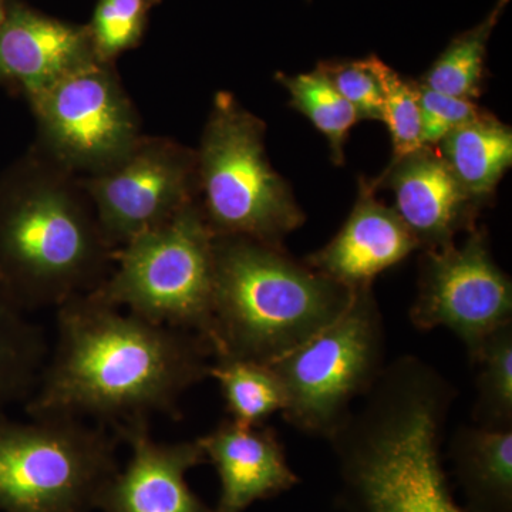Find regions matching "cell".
Returning <instances> with one entry per match:
<instances>
[{
    "instance_id": "6da1fadb",
    "label": "cell",
    "mask_w": 512,
    "mask_h": 512,
    "mask_svg": "<svg viewBox=\"0 0 512 512\" xmlns=\"http://www.w3.org/2000/svg\"><path fill=\"white\" fill-rule=\"evenodd\" d=\"M207 340L123 313L87 292L56 308V345L25 402L28 417H93L113 427L180 419L185 393L210 377Z\"/></svg>"
},
{
    "instance_id": "7a4b0ae2",
    "label": "cell",
    "mask_w": 512,
    "mask_h": 512,
    "mask_svg": "<svg viewBox=\"0 0 512 512\" xmlns=\"http://www.w3.org/2000/svg\"><path fill=\"white\" fill-rule=\"evenodd\" d=\"M359 413L330 439L352 512H464L448 490L440 439L453 389L403 357L383 370Z\"/></svg>"
},
{
    "instance_id": "3957f363",
    "label": "cell",
    "mask_w": 512,
    "mask_h": 512,
    "mask_svg": "<svg viewBox=\"0 0 512 512\" xmlns=\"http://www.w3.org/2000/svg\"><path fill=\"white\" fill-rule=\"evenodd\" d=\"M114 252L80 177L36 147L0 175V284L23 311L94 291Z\"/></svg>"
},
{
    "instance_id": "277c9868",
    "label": "cell",
    "mask_w": 512,
    "mask_h": 512,
    "mask_svg": "<svg viewBox=\"0 0 512 512\" xmlns=\"http://www.w3.org/2000/svg\"><path fill=\"white\" fill-rule=\"evenodd\" d=\"M214 254V359L272 365L338 319L355 295L282 245L215 237Z\"/></svg>"
},
{
    "instance_id": "5b68a950",
    "label": "cell",
    "mask_w": 512,
    "mask_h": 512,
    "mask_svg": "<svg viewBox=\"0 0 512 512\" xmlns=\"http://www.w3.org/2000/svg\"><path fill=\"white\" fill-rule=\"evenodd\" d=\"M265 123L232 94L215 96L197 156L198 202L215 237L282 245L305 215L265 150Z\"/></svg>"
},
{
    "instance_id": "8992f818",
    "label": "cell",
    "mask_w": 512,
    "mask_h": 512,
    "mask_svg": "<svg viewBox=\"0 0 512 512\" xmlns=\"http://www.w3.org/2000/svg\"><path fill=\"white\" fill-rule=\"evenodd\" d=\"M214 241L200 202L192 201L116 249L113 271L92 292L150 322L195 333L211 346Z\"/></svg>"
},
{
    "instance_id": "52a82bcc",
    "label": "cell",
    "mask_w": 512,
    "mask_h": 512,
    "mask_svg": "<svg viewBox=\"0 0 512 512\" xmlns=\"http://www.w3.org/2000/svg\"><path fill=\"white\" fill-rule=\"evenodd\" d=\"M0 414V511L93 512L120 470L119 437L76 417Z\"/></svg>"
},
{
    "instance_id": "ba28073f",
    "label": "cell",
    "mask_w": 512,
    "mask_h": 512,
    "mask_svg": "<svg viewBox=\"0 0 512 512\" xmlns=\"http://www.w3.org/2000/svg\"><path fill=\"white\" fill-rule=\"evenodd\" d=\"M383 359V318L372 286L356 289L338 319L272 363L285 390L286 423L332 439L352 414V403L382 376Z\"/></svg>"
},
{
    "instance_id": "9c48e42d",
    "label": "cell",
    "mask_w": 512,
    "mask_h": 512,
    "mask_svg": "<svg viewBox=\"0 0 512 512\" xmlns=\"http://www.w3.org/2000/svg\"><path fill=\"white\" fill-rule=\"evenodd\" d=\"M29 104L36 119L35 147L77 177L113 167L144 136L114 63L94 60Z\"/></svg>"
},
{
    "instance_id": "30bf717a",
    "label": "cell",
    "mask_w": 512,
    "mask_h": 512,
    "mask_svg": "<svg viewBox=\"0 0 512 512\" xmlns=\"http://www.w3.org/2000/svg\"><path fill=\"white\" fill-rule=\"evenodd\" d=\"M410 320L420 330H451L473 365L488 339L512 323L511 281L495 264L484 231L471 229L461 245L426 249Z\"/></svg>"
},
{
    "instance_id": "8fae6325",
    "label": "cell",
    "mask_w": 512,
    "mask_h": 512,
    "mask_svg": "<svg viewBox=\"0 0 512 512\" xmlns=\"http://www.w3.org/2000/svg\"><path fill=\"white\" fill-rule=\"evenodd\" d=\"M80 183L104 237L119 249L198 200L197 156L171 138L143 136L119 163Z\"/></svg>"
},
{
    "instance_id": "7c38bea8",
    "label": "cell",
    "mask_w": 512,
    "mask_h": 512,
    "mask_svg": "<svg viewBox=\"0 0 512 512\" xmlns=\"http://www.w3.org/2000/svg\"><path fill=\"white\" fill-rule=\"evenodd\" d=\"M128 444L127 466L110 478L97 498L101 512H215L188 485L192 468L207 463L200 441L163 443L151 436L150 419L113 426Z\"/></svg>"
},
{
    "instance_id": "4fadbf2b",
    "label": "cell",
    "mask_w": 512,
    "mask_h": 512,
    "mask_svg": "<svg viewBox=\"0 0 512 512\" xmlns=\"http://www.w3.org/2000/svg\"><path fill=\"white\" fill-rule=\"evenodd\" d=\"M97 60L86 26L13 3L0 25V83L28 100Z\"/></svg>"
},
{
    "instance_id": "5bb4252c",
    "label": "cell",
    "mask_w": 512,
    "mask_h": 512,
    "mask_svg": "<svg viewBox=\"0 0 512 512\" xmlns=\"http://www.w3.org/2000/svg\"><path fill=\"white\" fill-rule=\"evenodd\" d=\"M217 470L221 491L215 512H245L299 483L278 434L265 424L224 420L198 439Z\"/></svg>"
},
{
    "instance_id": "9a60e30c",
    "label": "cell",
    "mask_w": 512,
    "mask_h": 512,
    "mask_svg": "<svg viewBox=\"0 0 512 512\" xmlns=\"http://www.w3.org/2000/svg\"><path fill=\"white\" fill-rule=\"evenodd\" d=\"M373 184L376 188L386 185L394 192V211L412 231L420 248L446 247L453 244L461 229H473L477 202L431 147L392 161L382 180Z\"/></svg>"
},
{
    "instance_id": "2e32d148",
    "label": "cell",
    "mask_w": 512,
    "mask_h": 512,
    "mask_svg": "<svg viewBox=\"0 0 512 512\" xmlns=\"http://www.w3.org/2000/svg\"><path fill=\"white\" fill-rule=\"evenodd\" d=\"M373 181L360 183V194L345 225L306 264L350 289L372 286L373 279L420 248L394 208L377 201Z\"/></svg>"
},
{
    "instance_id": "e0dca14e",
    "label": "cell",
    "mask_w": 512,
    "mask_h": 512,
    "mask_svg": "<svg viewBox=\"0 0 512 512\" xmlns=\"http://www.w3.org/2000/svg\"><path fill=\"white\" fill-rule=\"evenodd\" d=\"M451 458L470 512H512V429L461 427Z\"/></svg>"
},
{
    "instance_id": "ac0fdd59",
    "label": "cell",
    "mask_w": 512,
    "mask_h": 512,
    "mask_svg": "<svg viewBox=\"0 0 512 512\" xmlns=\"http://www.w3.org/2000/svg\"><path fill=\"white\" fill-rule=\"evenodd\" d=\"M441 158L476 202L493 194L512 164V131L491 114L451 131L440 143Z\"/></svg>"
},
{
    "instance_id": "d6986e66",
    "label": "cell",
    "mask_w": 512,
    "mask_h": 512,
    "mask_svg": "<svg viewBox=\"0 0 512 512\" xmlns=\"http://www.w3.org/2000/svg\"><path fill=\"white\" fill-rule=\"evenodd\" d=\"M0 284V414L26 402L49 357L45 332Z\"/></svg>"
},
{
    "instance_id": "ffe728a7",
    "label": "cell",
    "mask_w": 512,
    "mask_h": 512,
    "mask_svg": "<svg viewBox=\"0 0 512 512\" xmlns=\"http://www.w3.org/2000/svg\"><path fill=\"white\" fill-rule=\"evenodd\" d=\"M508 5L510 0H497L477 26L454 37L424 74L421 86L460 99H477L483 84L488 42Z\"/></svg>"
},
{
    "instance_id": "44dd1931",
    "label": "cell",
    "mask_w": 512,
    "mask_h": 512,
    "mask_svg": "<svg viewBox=\"0 0 512 512\" xmlns=\"http://www.w3.org/2000/svg\"><path fill=\"white\" fill-rule=\"evenodd\" d=\"M210 377L217 380L229 419L244 424H265L282 412L286 396L281 379L271 365L251 360L215 357Z\"/></svg>"
},
{
    "instance_id": "7402d4cb",
    "label": "cell",
    "mask_w": 512,
    "mask_h": 512,
    "mask_svg": "<svg viewBox=\"0 0 512 512\" xmlns=\"http://www.w3.org/2000/svg\"><path fill=\"white\" fill-rule=\"evenodd\" d=\"M276 80L291 96V106L311 120L313 126L328 138L335 164H342L346 140L350 130L360 120L359 114L349 101L326 79L318 67L311 73L286 76L276 74Z\"/></svg>"
},
{
    "instance_id": "603a6c76",
    "label": "cell",
    "mask_w": 512,
    "mask_h": 512,
    "mask_svg": "<svg viewBox=\"0 0 512 512\" xmlns=\"http://www.w3.org/2000/svg\"><path fill=\"white\" fill-rule=\"evenodd\" d=\"M474 365L480 366L474 407L476 426L512 429V323L488 339Z\"/></svg>"
},
{
    "instance_id": "cb8c5ba5",
    "label": "cell",
    "mask_w": 512,
    "mask_h": 512,
    "mask_svg": "<svg viewBox=\"0 0 512 512\" xmlns=\"http://www.w3.org/2000/svg\"><path fill=\"white\" fill-rule=\"evenodd\" d=\"M154 0H97L87 25L94 52L101 62L114 63L140 43Z\"/></svg>"
},
{
    "instance_id": "d4e9b609",
    "label": "cell",
    "mask_w": 512,
    "mask_h": 512,
    "mask_svg": "<svg viewBox=\"0 0 512 512\" xmlns=\"http://www.w3.org/2000/svg\"><path fill=\"white\" fill-rule=\"evenodd\" d=\"M376 72L382 84L383 117L392 137L393 160L416 153L423 148L419 87L406 82L377 57Z\"/></svg>"
},
{
    "instance_id": "484cf974",
    "label": "cell",
    "mask_w": 512,
    "mask_h": 512,
    "mask_svg": "<svg viewBox=\"0 0 512 512\" xmlns=\"http://www.w3.org/2000/svg\"><path fill=\"white\" fill-rule=\"evenodd\" d=\"M376 60V56H367L362 60L322 62L318 66L340 96L352 104L360 119L382 120L383 117V92Z\"/></svg>"
},
{
    "instance_id": "4316f807",
    "label": "cell",
    "mask_w": 512,
    "mask_h": 512,
    "mask_svg": "<svg viewBox=\"0 0 512 512\" xmlns=\"http://www.w3.org/2000/svg\"><path fill=\"white\" fill-rule=\"evenodd\" d=\"M421 141L424 147L440 144L451 131L485 116L473 100L460 99L420 86Z\"/></svg>"
},
{
    "instance_id": "83f0119b",
    "label": "cell",
    "mask_w": 512,
    "mask_h": 512,
    "mask_svg": "<svg viewBox=\"0 0 512 512\" xmlns=\"http://www.w3.org/2000/svg\"><path fill=\"white\" fill-rule=\"evenodd\" d=\"M5 0H0V25H2V20L5 18Z\"/></svg>"
},
{
    "instance_id": "f1b7e54d",
    "label": "cell",
    "mask_w": 512,
    "mask_h": 512,
    "mask_svg": "<svg viewBox=\"0 0 512 512\" xmlns=\"http://www.w3.org/2000/svg\"><path fill=\"white\" fill-rule=\"evenodd\" d=\"M154 2H156V3H157V2H158V0H154Z\"/></svg>"
}]
</instances>
